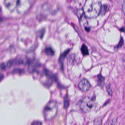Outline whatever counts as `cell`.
<instances>
[{
    "instance_id": "obj_1",
    "label": "cell",
    "mask_w": 125,
    "mask_h": 125,
    "mask_svg": "<svg viewBox=\"0 0 125 125\" xmlns=\"http://www.w3.org/2000/svg\"><path fill=\"white\" fill-rule=\"evenodd\" d=\"M102 5L99 1L89 0L85 2L83 11L84 15L89 18H94L97 17L101 13Z\"/></svg>"
},
{
    "instance_id": "obj_2",
    "label": "cell",
    "mask_w": 125,
    "mask_h": 125,
    "mask_svg": "<svg viewBox=\"0 0 125 125\" xmlns=\"http://www.w3.org/2000/svg\"><path fill=\"white\" fill-rule=\"evenodd\" d=\"M58 105L54 101H50L47 104L43 110V116L47 120H50L56 116L58 111Z\"/></svg>"
},
{
    "instance_id": "obj_3",
    "label": "cell",
    "mask_w": 125,
    "mask_h": 125,
    "mask_svg": "<svg viewBox=\"0 0 125 125\" xmlns=\"http://www.w3.org/2000/svg\"><path fill=\"white\" fill-rule=\"evenodd\" d=\"M80 109L84 113H88L92 110L95 106L94 100L89 97H85L78 103Z\"/></svg>"
},
{
    "instance_id": "obj_4",
    "label": "cell",
    "mask_w": 125,
    "mask_h": 125,
    "mask_svg": "<svg viewBox=\"0 0 125 125\" xmlns=\"http://www.w3.org/2000/svg\"><path fill=\"white\" fill-rule=\"evenodd\" d=\"M31 2L29 0H21L18 1L17 9L19 14H23L26 12L30 7Z\"/></svg>"
},
{
    "instance_id": "obj_5",
    "label": "cell",
    "mask_w": 125,
    "mask_h": 125,
    "mask_svg": "<svg viewBox=\"0 0 125 125\" xmlns=\"http://www.w3.org/2000/svg\"><path fill=\"white\" fill-rule=\"evenodd\" d=\"M18 1L16 0H6L4 1L5 6L10 11L12 12L17 8Z\"/></svg>"
},
{
    "instance_id": "obj_6",
    "label": "cell",
    "mask_w": 125,
    "mask_h": 125,
    "mask_svg": "<svg viewBox=\"0 0 125 125\" xmlns=\"http://www.w3.org/2000/svg\"><path fill=\"white\" fill-rule=\"evenodd\" d=\"M79 89L83 92L87 91L91 87V85L88 80L84 79L81 81L78 85Z\"/></svg>"
},
{
    "instance_id": "obj_7",
    "label": "cell",
    "mask_w": 125,
    "mask_h": 125,
    "mask_svg": "<svg viewBox=\"0 0 125 125\" xmlns=\"http://www.w3.org/2000/svg\"><path fill=\"white\" fill-rule=\"evenodd\" d=\"M37 64L35 62L31 61L29 62L28 67V70L30 73H32L36 69Z\"/></svg>"
},
{
    "instance_id": "obj_8",
    "label": "cell",
    "mask_w": 125,
    "mask_h": 125,
    "mask_svg": "<svg viewBox=\"0 0 125 125\" xmlns=\"http://www.w3.org/2000/svg\"><path fill=\"white\" fill-rule=\"evenodd\" d=\"M110 6L108 4H105L103 5L101 8V14L102 15H104L109 10Z\"/></svg>"
},
{
    "instance_id": "obj_9",
    "label": "cell",
    "mask_w": 125,
    "mask_h": 125,
    "mask_svg": "<svg viewBox=\"0 0 125 125\" xmlns=\"http://www.w3.org/2000/svg\"><path fill=\"white\" fill-rule=\"evenodd\" d=\"M105 83V78L103 77L101 75L98 76V86H103Z\"/></svg>"
},
{
    "instance_id": "obj_10",
    "label": "cell",
    "mask_w": 125,
    "mask_h": 125,
    "mask_svg": "<svg viewBox=\"0 0 125 125\" xmlns=\"http://www.w3.org/2000/svg\"><path fill=\"white\" fill-rule=\"evenodd\" d=\"M44 71L45 75L48 78L50 79L51 80H55V78L54 75L52 74V73L51 72H50L49 70H45Z\"/></svg>"
},
{
    "instance_id": "obj_11",
    "label": "cell",
    "mask_w": 125,
    "mask_h": 125,
    "mask_svg": "<svg viewBox=\"0 0 125 125\" xmlns=\"http://www.w3.org/2000/svg\"><path fill=\"white\" fill-rule=\"evenodd\" d=\"M45 53L48 56H53L54 54V51L51 47L46 48L45 50Z\"/></svg>"
},
{
    "instance_id": "obj_12",
    "label": "cell",
    "mask_w": 125,
    "mask_h": 125,
    "mask_svg": "<svg viewBox=\"0 0 125 125\" xmlns=\"http://www.w3.org/2000/svg\"><path fill=\"white\" fill-rule=\"evenodd\" d=\"M81 51L84 56H86L89 54V50L87 47L85 45H83L82 46Z\"/></svg>"
},
{
    "instance_id": "obj_13",
    "label": "cell",
    "mask_w": 125,
    "mask_h": 125,
    "mask_svg": "<svg viewBox=\"0 0 125 125\" xmlns=\"http://www.w3.org/2000/svg\"><path fill=\"white\" fill-rule=\"evenodd\" d=\"M70 51V50H67V51H65V52L62 54V55H61V57H60V58H59V60H60V61H62L64 60V59L66 57V56L69 53Z\"/></svg>"
},
{
    "instance_id": "obj_14",
    "label": "cell",
    "mask_w": 125,
    "mask_h": 125,
    "mask_svg": "<svg viewBox=\"0 0 125 125\" xmlns=\"http://www.w3.org/2000/svg\"><path fill=\"white\" fill-rule=\"evenodd\" d=\"M45 32L44 29H42L38 32V36L40 38H42Z\"/></svg>"
},
{
    "instance_id": "obj_15",
    "label": "cell",
    "mask_w": 125,
    "mask_h": 125,
    "mask_svg": "<svg viewBox=\"0 0 125 125\" xmlns=\"http://www.w3.org/2000/svg\"><path fill=\"white\" fill-rule=\"evenodd\" d=\"M102 123V120L101 118L100 117H97L94 120V125H101Z\"/></svg>"
},
{
    "instance_id": "obj_16",
    "label": "cell",
    "mask_w": 125,
    "mask_h": 125,
    "mask_svg": "<svg viewBox=\"0 0 125 125\" xmlns=\"http://www.w3.org/2000/svg\"><path fill=\"white\" fill-rule=\"evenodd\" d=\"M123 44H124V39H123V38L122 37L120 39V41L119 44L116 46V48H117V49L120 48L123 45Z\"/></svg>"
},
{
    "instance_id": "obj_17",
    "label": "cell",
    "mask_w": 125,
    "mask_h": 125,
    "mask_svg": "<svg viewBox=\"0 0 125 125\" xmlns=\"http://www.w3.org/2000/svg\"><path fill=\"white\" fill-rule=\"evenodd\" d=\"M68 106H69V101L68 100L67 98L65 97L64 98V107L65 108H68Z\"/></svg>"
},
{
    "instance_id": "obj_18",
    "label": "cell",
    "mask_w": 125,
    "mask_h": 125,
    "mask_svg": "<svg viewBox=\"0 0 125 125\" xmlns=\"http://www.w3.org/2000/svg\"><path fill=\"white\" fill-rule=\"evenodd\" d=\"M106 89H107V92H108L109 94L110 95H111L112 94V91L111 89L110 84L107 86L106 87Z\"/></svg>"
},
{
    "instance_id": "obj_19",
    "label": "cell",
    "mask_w": 125,
    "mask_h": 125,
    "mask_svg": "<svg viewBox=\"0 0 125 125\" xmlns=\"http://www.w3.org/2000/svg\"><path fill=\"white\" fill-rule=\"evenodd\" d=\"M31 125H42V122L39 121H34L31 123Z\"/></svg>"
},
{
    "instance_id": "obj_20",
    "label": "cell",
    "mask_w": 125,
    "mask_h": 125,
    "mask_svg": "<svg viewBox=\"0 0 125 125\" xmlns=\"http://www.w3.org/2000/svg\"><path fill=\"white\" fill-rule=\"evenodd\" d=\"M116 120H117L116 119H113L111 121L109 125H115L116 122Z\"/></svg>"
},
{
    "instance_id": "obj_21",
    "label": "cell",
    "mask_w": 125,
    "mask_h": 125,
    "mask_svg": "<svg viewBox=\"0 0 125 125\" xmlns=\"http://www.w3.org/2000/svg\"><path fill=\"white\" fill-rule=\"evenodd\" d=\"M122 10L125 15V0L124 1L122 4Z\"/></svg>"
},
{
    "instance_id": "obj_22",
    "label": "cell",
    "mask_w": 125,
    "mask_h": 125,
    "mask_svg": "<svg viewBox=\"0 0 125 125\" xmlns=\"http://www.w3.org/2000/svg\"><path fill=\"white\" fill-rule=\"evenodd\" d=\"M12 61H9L7 63V66L8 67H10L12 65Z\"/></svg>"
},
{
    "instance_id": "obj_23",
    "label": "cell",
    "mask_w": 125,
    "mask_h": 125,
    "mask_svg": "<svg viewBox=\"0 0 125 125\" xmlns=\"http://www.w3.org/2000/svg\"><path fill=\"white\" fill-rule=\"evenodd\" d=\"M5 65H4V64H3V63L1 65V68L2 69H5Z\"/></svg>"
},
{
    "instance_id": "obj_24",
    "label": "cell",
    "mask_w": 125,
    "mask_h": 125,
    "mask_svg": "<svg viewBox=\"0 0 125 125\" xmlns=\"http://www.w3.org/2000/svg\"><path fill=\"white\" fill-rule=\"evenodd\" d=\"M4 75L3 74H0V81L3 78Z\"/></svg>"
},
{
    "instance_id": "obj_25",
    "label": "cell",
    "mask_w": 125,
    "mask_h": 125,
    "mask_svg": "<svg viewBox=\"0 0 125 125\" xmlns=\"http://www.w3.org/2000/svg\"><path fill=\"white\" fill-rule=\"evenodd\" d=\"M119 30H120L121 31L123 32H125V29L124 27L121 28Z\"/></svg>"
},
{
    "instance_id": "obj_26",
    "label": "cell",
    "mask_w": 125,
    "mask_h": 125,
    "mask_svg": "<svg viewBox=\"0 0 125 125\" xmlns=\"http://www.w3.org/2000/svg\"><path fill=\"white\" fill-rule=\"evenodd\" d=\"M123 61H124V62L125 63V56H124V58H123Z\"/></svg>"
},
{
    "instance_id": "obj_27",
    "label": "cell",
    "mask_w": 125,
    "mask_h": 125,
    "mask_svg": "<svg viewBox=\"0 0 125 125\" xmlns=\"http://www.w3.org/2000/svg\"><path fill=\"white\" fill-rule=\"evenodd\" d=\"M1 20H2V19H1V17H0V23L1 21Z\"/></svg>"
}]
</instances>
